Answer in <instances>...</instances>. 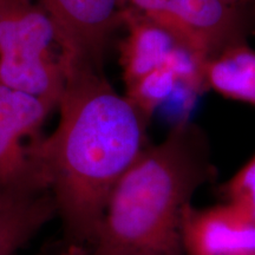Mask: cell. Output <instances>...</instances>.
I'll use <instances>...</instances> for the list:
<instances>
[{
  "label": "cell",
  "mask_w": 255,
  "mask_h": 255,
  "mask_svg": "<svg viewBox=\"0 0 255 255\" xmlns=\"http://www.w3.org/2000/svg\"><path fill=\"white\" fill-rule=\"evenodd\" d=\"M55 23L66 58L102 69L110 37L122 26L121 0H38Z\"/></svg>",
  "instance_id": "8992f818"
},
{
  "label": "cell",
  "mask_w": 255,
  "mask_h": 255,
  "mask_svg": "<svg viewBox=\"0 0 255 255\" xmlns=\"http://www.w3.org/2000/svg\"><path fill=\"white\" fill-rule=\"evenodd\" d=\"M56 255H90L88 248L78 245H64L59 253Z\"/></svg>",
  "instance_id": "7c38bea8"
},
{
  "label": "cell",
  "mask_w": 255,
  "mask_h": 255,
  "mask_svg": "<svg viewBox=\"0 0 255 255\" xmlns=\"http://www.w3.org/2000/svg\"><path fill=\"white\" fill-rule=\"evenodd\" d=\"M223 1L228 2L229 5L234 6V7L240 8L242 11H246V8H248V6L251 4H253L255 0H223Z\"/></svg>",
  "instance_id": "4fadbf2b"
},
{
  "label": "cell",
  "mask_w": 255,
  "mask_h": 255,
  "mask_svg": "<svg viewBox=\"0 0 255 255\" xmlns=\"http://www.w3.org/2000/svg\"><path fill=\"white\" fill-rule=\"evenodd\" d=\"M207 88L223 97L255 105V50L246 41L226 47L207 60Z\"/></svg>",
  "instance_id": "9c48e42d"
},
{
  "label": "cell",
  "mask_w": 255,
  "mask_h": 255,
  "mask_svg": "<svg viewBox=\"0 0 255 255\" xmlns=\"http://www.w3.org/2000/svg\"><path fill=\"white\" fill-rule=\"evenodd\" d=\"M66 62L59 32L38 0H0V84L57 109Z\"/></svg>",
  "instance_id": "3957f363"
},
{
  "label": "cell",
  "mask_w": 255,
  "mask_h": 255,
  "mask_svg": "<svg viewBox=\"0 0 255 255\" xmlns=\"http://www.w3.org/2000/svg\"><path fill=\"white\" fill-rule=\"evenodd\" d=\"M184 255H255V220L226 202L188 205L182 218Z\"/></svg>",
  "instance_id": "52a82bcc"
},
{
  "label": "cell",
  "mask_w": 255,
  "mask_h": 255,
  "mask_svg": "<svg viewBox=\"0 0 255 255\" xmlns=\"http://www.w3.org/2000/svg\"><path fill=\"white\" fill-rule=\"evenodd\" d=\"M226 202L255 220V154L222 186Z\"/></svg>",
  "instance_id": "8fae6325"
},
{
  "label": "cell",
  "mask_w": 255,
  "mask_h": 255,
  "mask_svg": "<svg viewBox=\"0 0 255 255\" xmlns=\"http://www.w3.org/2000/svg\"><path fill=\"white\" fill-rule=\"evenodd\" d=\"M213 169L202 133L177 123L149 144L110 194L90 255H184L182 218Z\"/></svg>",
  "instance_id": "7a4b0ae2"
},
{
  "label": "cell",
  "mask_w": 255,
  "mask_h": 255,
  "mask_svg": "<svg viewBox=\"0 0 255 255\" xmlns=\"http://www.w3.org/2000/svg\"><path fill=\"white\" fill-rule=\"evenodd\" d=\"M170 32L206 65L226 47L246 41V11L223 0H121Z\"/></svg>",
  "instance_id": "5b68a950"
},
{
  "label": "cell",
  "mask_w": 255,
  "mask_h": 255,
  "mask_svg": "<svg viewBox=\"0 0 255 255\" xmlns=\"http://www.w3.org/2000/svg\"><path fill=\"white\" fill-rule=\"evenodd\" d=\"M58 126L38 143L64 245L90 248L114 188L150 143V119L117 92L103 70L70 58Z\"/></svg>",
  "instance_id": "6da1fadb"
},
{
  "label": "cell",
  "mask_w": 255,
  "mask_h": 255,
  "mask_svg": "<svg viewBox=\"0 0 255 255\" xmlns=\"http://www.w3.org/2000/svg\"><path fill=\"white\" fill-rule=\"evenodd\" d=\"M55 218L56 206L50 193L15 205L0 206V255H17Z\"/></svg>",
  "instance_id": "30bf717a"
},
{
  "label": "cell",
  "mask_w": 255,
  "mask_h": 255,
  "mask_svg": "<svg viewBox=\"0 0 255 255\" xmlns=\"http://www.w3.org/2000/svg\"><path fill=\"white\" fill-rule=\"evenodd\" d=\"M121 18L127 36L120 44V65L127 88L149 72L167 65L181 44L170 32L136 9L123 7Z\"/></svg>",
  "instance_id": "ba28073f"
},
{
  "label": "cell",
  "mask_w": 255,
  "mask_h": 255,
  "mask_svg": "<svg viewBox=\"0 0 255 255\" xmlns=\"http://www.w3.org/2000/svg\"><path fill=\"white\" fill-rule=\"evenodd\" d=\"M55 105L0 84V206L50 193L37 146Z\"/></svg>",
  "instance_id": "277c9868"
}]
</instances>
